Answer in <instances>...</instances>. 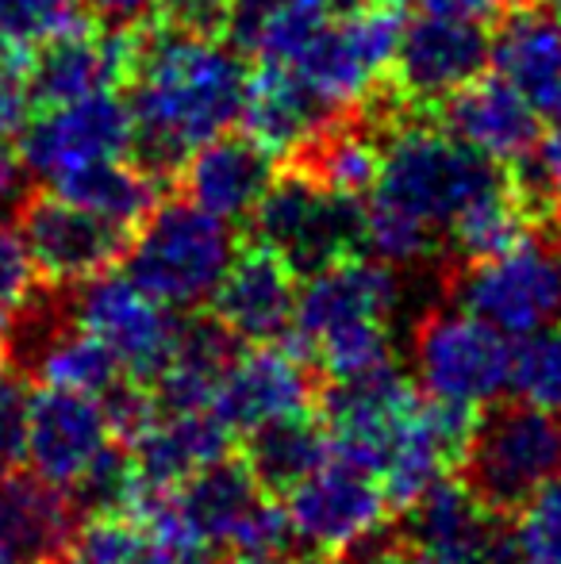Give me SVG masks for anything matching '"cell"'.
<instances>
[{
	"label": "cell",
	"mask_w": 561,
	"mask_h": 564,
	"mask_svg": "<svg viewBox=\"0 0 561 564\" xmlns=\"http://www.w3.org/2000/svg\"><path fill=\"white\" fill-rule=\"evenodd\" d=\"M136 564H212L208 550L196 545H170V542H147Z\"/></svg>",
	"instance_id": "ee69618b"
},
{
	"label": "cell",
	"mask_w": 561,
	"mask_h": 564,
	"mask_svg": "<svg viewBox=\"0 0 561 564\" xmlns=\"http://www.w3.org/2000/svg\"><path fill=\"white\" fill-rule=\"evenodd\" d=\"M35 289H39V269L28 242H23L20 227L0 219V312L23 319L31 312V304H35Z\"/></svg>",
	"instance_id": "74e56055"
},
{
	"label": "cell",
	"mask_w": 561,
	"mask_h": 564,
	"mask_svg": "<svg viewBox=\"0 0 561 564\" xmlns=\"http://www.w3.org/2000/svg\"><path fill=\"white\" fill-rule=\"evenodd\" d=\"M550 116H554V119H561V97H558V105L550 108Z\"/></svg>",
	"instance_id": "f5cc1de1"
},
{
	"label": "cell",
	"mask_w": 561,
	"mask_h": 564,
	"mask_svg": "<svg viewBox=\"0 0 561 564\" xmlns=\"http://www.w3.org/2000/svg\"><path fill=\"white\" fill-rule=\"evenodd\" d=\"M488 66V35L481 23L446 20L423 12L420 20L404 23L392 82L397 97L412 108H434L470 82H477Z\"/></svg>",
	"instance_id": "2e32d148"
},
{
	"label": "cell",
	"mask_w": 561,
	"mask_h": 564,
	"mask_svg": "<svg viewBox=\"0 0 561 564\" xmlns=\"http://www.w3.org/2000/svg\"><path fill=\"white\" fill-rule=\"evenodd\" d=\"M147 542V530L131 514H85L62 564H136Z\"/></svg>",
	"instance_id": "d590c367"
},
{
	"label": "cell",
	"mask_w": 561,
	"mask_h": 564,
	"mask_svg": "<svg viewBox=\"0 0 561 564\" xmlns=\"http://www.w3.org/2000/svg\"><path fill=\"white\" fill-rule=\"evenodd\" d=\"M366 564H462V561L439 557V553H423L408 542H392V545H385L377 557H369Z\"/></svg>",
	"instance_id": "f6af8a7d"
},
{
	"label": "cell",
	"mask_w": 561,
	"mask_h": 564,
	"mask_svg": "<svg viewBox=\"0 0 561 564\" xmlns=\"http://www.w3.org/2000/svg\"><path fill=\"white\" fill-rule=\"evenodd\" d=\"M296 269L278 250L250 242L235 250L224 281L212 292V315L239 341H281L289 338L296 312Z\"/></svg>",
	"instance_id": "ac0fdd59"
},
{
	"label": "cell",
	"mask_w": 561,
	"mask_h": 564,
	"mask_svg": "<svg viewBox=\"0 0 561 564\" xmlns=\"http://www.w3.org/2000/svg\"><path fill=\"white\" fill-rule=\"evenodd\" d=\"M12 54H15V51H8V46L0 43V62H8V58H12Z\"/></svg>",
	"instance_id": "816d5d0a"
},
{
	"label": "cell",
	"mask_w": 561,
	"mask_h": 564,
	"mask_svg": "<svg viewBox=\"0 0 561 564\" xmlns=\"http://www.w3.org/2000/svg\"><path fill=\"white\" fill-rule=\"evenodd\" d=\"M23 185H28V170H23L20 154L8 142H0V216L20 208Z\"/></svg>",
	"instance_id": "7bdbcfd3"
},
{
	"label": "cell",
	"mask_w": 561,
	"mask_h": 564,
	"mask_svg": "<svg viewBox=\"0 0 561 564\" xmlns=\"http://www.w3.org/2000/svg\"><path fill=\"white\" fill-rule=\"evenodd\" d=\"M462 468V480L488 511L516 514L561 473V415L519 400L488 411L473 426Z\"/></svg>",
	"instance_id": "8992f818"
},
{
	"label": "cell",
	"mask_w": 561,
	"mask_h": 564,
	"mask_svg": "<svg viewBox=\"0 0 561 564\" xmlns=\"http://www.w3.org/2000/svg\"><path fill=\"white\" fill-rule=\"evenodd\" d=\"M239 354V338L216 319V315H193L181 319L173 354L158 372L154 388L162 411H193L212 408L227 365Z\"/></svg>",
	"instance_id": "484cf974"
},
{
	"label": "cell",
	"mask_w": 561,
	"mask_h": 564,
	"mask_svg": "<svg viewBox=\"0 0 561 564\" xmlns=\"http://www.w3.org/2000/svg\"><path fill=\"white\" fill-rule=\"evenodd\" d=\"M82 511L69 491L46 484L35 473H0V542H8L31 564H62Z\"/></svg>",
	"instance_id": "cb8c5ba5"
},
{
	"label": "cell",
	"mask_w": 561,
	"mask_h": 564,
	"mask_svg": "<svg viewBox=\"0 0 561 564\" xmlns=\"http://www.w3.org/2000/svg\"><path fill=\"white\" fill-rule=\"evenodd\" d=\"M488 62L496 66V77L516 85L539 112L550 116L561 97V23L539 8L504 15L488 39Z\"/></svg>",
	"instance_id": "d4e9b609"
},
{
	"label": "cell",
	"mask_w": 561,
	"mask_h": 564,
	"mask_svg": "<svg viewBox=\"0 0 561 564\" xmlns=\"http://www.w3.org/2000/svg\"><path fill=\"white\" fill-rule=\"evenodd\" d=\"M511 170H516L511 185L524 193V200L531 204V208L561 200V119H554L550 134H542L535 154L527 158V162L511 165Z\"/></svg>",
	"instance_id": "f35d334b"
},
{
	"label": "cell",
	"mask_w": 561,
	"mask_h": 564,
	"mask_svg": "<svg viewBox=\"0 0 561 564\" xmlns=\"http://www.w3.org/2000/svg\"><path fill=\"white\" fill-rule=\"evenodd\" d=\"M284 557H289V553H247V550H239V553H231V561L227 564H284Z\"/></svg>",
	"instance_id": "bcb514c9"
},
{
	"label": "cell",
	"mask_w": 561,
	"mask_h": 564,
	"mask_svg": "<svg viewBox=\"0 0 561 564\" xmlns=\"http://www.w3.org/2000/svg\"><path fill=\"white\" fill-rule=\"evenodd\" d=\"M400 276L392 265L377 261L374 253H350L331 265L315 269L296 289L289 341L308 357L315 341L338 330L366 327V323H392L400 312Z\"/></svg>",
	"instance_id": "4fadbf2b"
},
{
	"label": "cell",
	"mask_w": 561,
	"mask_h": 564,
	"mask_svg": "<svg viewBox=\"0 0 561 564\" xmlns=\"http://www.w3.org/2000/svg\"><path fill=\"white\" fill-rule=\"evenodd\" d=\"M239 123L273 158H292L315 131H323L335 119L315 105V97L300 85V77L289 66H262L258 77H250Z\"/></svg>",
	"instance_id": "83f0119b"
},
{
	"label": "cell",
	"mask_w": 561,
	"mask_h": 564,
	"mask_svg": "<svg viewBox=\"0 0 561 564\" xmlns=\"http://www.w3.org/2000/svg\"><path fill=\"white\" fill-rule=\"evenodd\" d=\"M242 460L270 496H289L304 476H312L331 457L327 426L308 415L278 419L258 431L242 434Z\"/></svg>",
	"instance_id": "4dcf8cb0"
},
{
	"label": "cell",
	"mask_w": 561,
	"mask_h": 564,
	"mask_svg": "<svg viewBox=\"0 0 561 564\" xmlns=\"http://www.w3.org/2000/svg\"><path fill=\"white\" fill-rule=\"evenodd\" d=\"M493 181H500L493 162L473 154L442 127L404 123L381 142V173L369 200H381L404 216L420 219L442 235L450 219Z\"/></svg>",
	"instance_id": "3957f363"
},
{
	"label": "cell",
	"mask_w": 561,
	"mask_h": 564,
	"mask_svg": "<svg viewBox=\"0 0 561 564\" xmlns=\"http://www.w3.org/2000/svg\"><path fill=\"white\" fill-rule=\"evenodd\" d=\"M28 54H12L0 62V142H12L23 134V127L35 116V93L28 85V69H23Z\"/></svg>",
	"instance_id": "ab89813d"
},
{
	"label": "cell",
	"mask_w": 561,
	"mask_h": 564,
	"mask_svg": "<svg viewBox=\"0 0 561 564\" xmlns=\"http://www.w3.org/2000/svg\"><path fill=\"white\" fill-rule=\"evenodd\" d=\"M77 8L100 28H142L158 12V0H77Z\"/></svg>",
	"instance_id": "60d3db41"
},
{
	"label": "cell",
	"mask_w": 561,
	"mask_h": 564,
	"mask_svg": "<svg viewBox=\"0 0 561 564\" xmlns=\"http://www.w3.org/2000/svg\"><path fill=\"white\" fill-rule=\"evenodd\" d=\"M442 127L493 165H519L542 139V112L504 77H477L442 100Z\"/></svg>",
	"instance_id": "d6986e66"
},
{
	"label": "cell",
	"mask_w": 561,
	"mask_h": 564,
	"mask_svg": "<svg viewBox=\"0 0 561 564\" xmlns=\"http://www.w3.org/2000/svg\"><path fill=\"white\" fill-rule=\"evenodd\" d=\"M511 564H561V473L516 511Z\"/></svg>",
	"instance_id": "e575fe53"
},
{
	"label": "cell",
	"mask_w": 561,
	"mask_h": 564,
	"mask_svg": "<svg viewBox=\"0 0 561 564\" xmlns=\"http://www.w3.org/2000/svg\"><path fill=\"white\" fill-rule=\"evenodd\" d=\"M131 134H136V119H131L128 97H120L116 89H100L66 105H46L39 116H31L15 154L28 177L51 185L69 170L123 158L131 150Z\"/></svg>",
	"instance_id": "8fae6325"
},
{
	"label": "cell",
	"mask_w": 561,
	"mask_h": 564,
	"mask_svg": "<svg viewBox=\"0 0 561 564\" xmlns=\"http://www.w3.org/2000/svg\"><path fill=\"white\" fill-rule=\"evenodd\" d=\"M235 431L219 419L216 408L158 411V419L131 442L139 480L147 488H177L212 460L227 457Z\"/></svg>",
	"instance_id": "603a6c76"
},
{
	"label": "cell",
	"mask_w": 561,
	"mask_h": 564,
	"mask_svg": "<svg viewBox=\"0 0 561 564\" xmlns=\"http://www.w3.org/2000/svg\"><path fill=\"white\" fill-rule=\"evenodd\" d=\"M454 304L504 338H527L561 323V238L527 230L493 258L465 261L454 276Z\"/></svg>",
	"instance_id": "277c9868"
},
{
	"label": "cell",
	"mask_w": 561,
	"mask_h": 564,
	"mask_svg": "<svg viewBox=\"0 0 561 564\" xmlns=\"http://www.w3.org/2000/svg\"><path fill=\"white\" fill-rule=\"evenodd\" d=\"M35 330H23L15 323V335L8 354L35 384L43 388H66V392H85V395H105L108 388H116L123 380V365L112 349L105 346L93 330H85L82 323H74L66 312L58 319H31Z\"/></svg>",
	"instance_id": "ffe728a7"
},
{
	"label": "cell",
	"mask_w": 561,
	"mask_h": 564,
	"mask_svg": "<svg viewBox=\"0 0 561 564\" xmlns=\"http://www.w3.org/2000/svg\"><path fill=\"white\" fill-rule=\"evenodd\" d=\"M315 408L320 423L327 426L331 453L377 476L420 408V388L392 365L374 377L331 380Z\"/></svg>",
	"instance_id": "7c38bea8"
},
{
	"label": "cell",
	"mask_w": 561,
	"mask_h": 564,
	"mask_svg": "<svg viewBox=\"0 0 561 564\" xmlns=\"http://www.w3.org/2000/svg\"><path fill=\"white\" fill-rule=\"evenodd\" d=\"M235 230L227 219L193 200H158L123 250V273L173 312L208 304L235 258Z\"/></svg>",
	"instance_id": "7a4b0ae2"
},
{
	"label": "cell",
	"mask_w": 561,
	"mask_h": 564,
	"mask_svg": "<svg viewBox=\"0 0 561 564\" xmlns=\"http://www.w3.org/2000/svg\"><path fill=\"white\" fill-rule=\"evenodd\" d=\"M66 315L93 330L123 365V377L154 384L165 369L177 341L181 319L173 307L154 300L147 289H139L128 273H105L74 284L66 300Z\"/></svg>",
	"instance_id": "30bf717a"
},
{
	"label": "cell",
	"mask_w": 561,
	"mask_h": 564,
	"mask_svg": "<svg viewBox=\"0 0 561 564\" xmlns=\"http://www.w3.org/2000/svg\"><path fill=\"white\" fill-rule=\"evenodd\" d=\"M323 0H231L227 4V43L262 66H292L327 28Z\"/></svg>",
	"instance_id": "4316f807"
},
{
	"label": "cell",
	"mask_w": 561,
	"mask_h": 564,
	"mask_svg": "<svg viewBox=\"0 0 561 564\" xmlns=\"http://www.w3.org/2000/svg\"><path fill=\"white\" fill-rule=\"evenodd\" d=\"M327 4V12H354V8H366V4H374V0H323Z\"/></svg>",
	"instance_id": "c3c4849f"
},
{
	"label": "cell",
	"mask_w": 561,
	"mask_h": 564,
	"mask_svg": "<svg viewBox=\"0 0 561 564\" xmlns=\"http://www.w3.org/2000/svg\"><path fill=\"white\" fill-rule=\"evenodd\" d=\"M250 224L255 242L278 250L296 276L350 253H366V200L327 193L292 165L270 181L250 212Z\"/></svg>",
	"instance_id": "52a82bcc"
},
{
	"label": "cell",
	"mask_w": 561,
	"mask_h": 564,
	"mask_svg": "<svg viewBox=\"0 0 561 564\" xmlns=\"http://www.w3.org/2000/svg\"><path fill=\"white\" fill-rule=\"evenodd\" d=\"M31 395H35V380L4 354L0 357V473L23 465Z\"/></svg>",
	"instance_id": "8d00e7d4"
},
{
	"label": "cell",
	"mask_w": 561,
	"mask_h": 564,
	"mask_svg": "<svg viewBox=\"0 0 561 564\" xmlns=\"http://www.w3.org/2000/svg\"><path fill=\"white\" fill-rule=\"evenodd\" d=\"M511 338L465 307L423 315L412 335V380L423 395L485 411L508 392Z\"/></svg>",
	"instance_id": "9c48e42d"
},
{
	"label": "cell",
	"mask_w": 561,
	"mask_h": 564,
	"mask_svg": "<svg viewBox=\"0 0 561 564\" xmlns=\"http://www.w3.org/2000/svg\"><path fill=\"white\" fill-rule=\"evenodd\" d=\"M136 119L131 154L158 181L173 177L201 142L231 131L250 93L247 54L227 39L177 28H142L128 82Z\"/></svg>",
	"instance_id": "6da1fadb"
},
{
	"label": "cell",
	"mask_w": 561,
	"mask_h": 564,
	"mask_svg": "<svg viewBox=\"0 0 561 564\" xmlns=\"http://www.w3.org/2000/svg\"><path fill=\"white\" fill-rule=\"evenodd\" d=\"M531 204L511 181H493L481 188L462 212L446 224V242L462 261H481L508 250L531 230Z\"/></svg>",
	"instance_id": "1f68e13d"
},
{
	"label": "cell",
	"mask_w": 561,
	"mask_h": 564,
	"mask_svg": "<svg viewBox=\"0 0 561 564\" xmlns=\"http://www.w3.org/2000/svg\"><path fill=\"white\" fill-rule=\"evenodd\" d=\"M284 514L296 545L315 553H338L358 564L377 557L389 538L392 503L369 468L331 453L312 476L284 496Z\"/></svg>",
	"instance_id": "ba28073f"
},
{
	"label": "cell",
	"mask_w": 561,
	"mask_h": 564,
	"mask_svg": "<svg viewBox=\"0 0 561 564\" xmlns=\"http://www.w3.org/2000/svg\"><path fill=\"white\" fill-rule=\"evenodd\" d=\"M0 564H31V561H23L20 553L12 550L8 542H0Z\"/></svg>",
	"instance_id": "681fc988"
},
{
	"label": "cell",
	"mask_w": 561,
	"mask_h": 564,
	"mask_svg": "<svg viewBox=\"0 0 561 564\" xmlns=\"http://www.w3.org/2000/svg\"><path fill=\"white\" fill-rule=\"evenodd\" d=\"M20 235L35 258L39 276L54 289H74L123 261L131 230L62 200L58 193H46L23 196Z\"/></svg>",
	"instance_id": "5bb4252c"
},
{
	"label": "cell",
	"mask_w": 561,
	"mask_h": 564,
	"mask_svg": "<svg viewBox=\"0 0 561 564\" xmlns=\"http://www.w3.org/2000/svg\"><path fill=\"white\" fill-rule=\"evenodd\" d=\"M51 193H58L62 200L77 204V208L93 212V216L108 219V224H120L131 230L158 208L162 181L142 170L139 162L108 158V162H93L54 177Z\"/></svg>",
	"instance_id": "f546056e"
},
{
	"label": "cell",
	"mask_w": 561,
	"mask_h": 564,
	"mask_svg": "<svg viewBox=\"0 0 561 564\" xmlns=\"http://www.w3.org/2000/svg\"><path fill=\"white\" fill-rule=\"evenodd\" d=\"M400 35H404V15L392 0L354 8L335 23L327 20V28L289 69L331 119L362 116L374 105L381 77L392 69Z\"/></svg>",
	"instance_id": "5b68a950"
},
{
	"label": "cell",
	"mask_w": 561,
	"mask_h": 564,
	"mask_svg": "<svg viewBox=\"0 0 561 564\" xmlns=\"http://www.w3.org/2000/svg\"><path fill=\"white\" fill-rule=\"evenodd\" d=\"M423 12L446 15V20H465V23H488L496 15H504L508 0H420Z\"/></svg>",
	"instance_id": "b9f144b4"
},
{
	"label": "cell",
	"mask_w": 561,
	"mask_h": 564,
	"mask_svg": "<svg viewBox=\"0 0 561 564\" xmlns=\"http://www.w3.org/2000/svg\"><path fill=\"white\" fill-rule=\"evenodd\" d=\"M112 442L100 395L43 384L35 388L28 415V449H23V460L35 476L69 491Z\"/></svg>",
	"instance_id": "e0dca14e"
},
{
	"label": "cell",
	"mask_w": 561,
	"mask_h": 564,
	"mask_svg": "<svg viewBox=\"0 0 561 564\" xmlns=\"http://www.w3.org/2000/svg\"><path fill=\"white\" fill-rule=\"evenodd\" d=\"M392 4H400V0H392Z\"/></svg>",
	"instance_id": "db71d44e"
},
{
	"label": "cell",
	"mask_w": 561,
	"mask_h": 564,
	"mask_svg": "<svg viewBox=\"0 0 561 564\" xmlns=\"http://www.w3.org/2000/svg\"><path fill=\"white\" fill-rule=\"evenodd\" d=\"M315 403V365L292 341H255L227 365L212 408L235 434H250L278 419L308 415Z\"/></svg>",
	"instance_id": "9a60e30c"
},
{
	"label": "cell",
	"mask_w": 561,
	"mask_h": 564,
	"mask_svg": "<svg viewBox=\"0 0 561 564\" xmlns=\"http://www.w3.org/2000/svg\"><path fill=\"white\" fill-rule=\"evenodd\" d=\"M550 15H554V20L561 23V0H550Z\"/></svg>",
	"instance_id": "f907efd6"
},
{
	"label": "cell",
	"mask_w": 561,
	"mask_h": 564,
	"mask_svg": "<svg viewBox=\"0 0 561 564\" xmlns=\"http://www.w3.org/2000/svg\"><path fill=\"white\" fill-rule=\"evenodd\" d=\"M289 162L292 170L312 177L327 193L366 200L377 185V173H381V142H377L374 127L366 119L346 116L315 131Z\"/></svg>",
	"instance_id": "f1b7e54d"
},
{
	"label": "cell",
	"mask_w": 561,
	"mask_h": 564,
	"mask_svg": "<svg viewBox=\"0 0 561 564\" xmlns=\"http://www.w3.org/2000/svg\"><path fill=\"white\" fill-rule=\"evenodd\" d=\"M284 564H354L350 557H338V553H315L308 550L304 557H284Z\"/></svg>",
	"instance_id": "7dc6e473"
},
{
	"label": "cell",
	"mask_w": 561,
	"mask_h": 564,
	"mask_svg": "<svg viewBox=\"0 0 561 564\" xmlns=\"http://www.w3.org/2000/svg\"><path fill=\"white\" fill-rule=\"evenodd\" d=\"M82 23L89 20L77 0H0V43L15 54H31Z\"/></svg>",
	"instance_id": "836d02e7"
},
{
	"label": "cell",
	"mask_w": 561,
	"mask_h": 564,
	"mask_svg": "<svg viewBox=\"0 0 561 564\" xmlns=\"http://www.w3.org/2000/svg\"><path fill=\"white\" fill-rule=\"evenodd\" d=\"M400 514H404L408 545L462 564H481L500 538L496 514L473 496L470 484L454 480V476H442L439 484H431Z\"/></svg>",
	"instance_id": "7402d4cb"
},
{
	"label": "cell",
	"mask_w": 561,
	"mask_h": 564,
	"mask_svg": "<svg viewBox=\"0 0 561 564\" xmlns=\"http://www.w3.org/2000/svg\"><path fill=\"white\" fill-rule=\"evenodd\" d=\"M508 392L519 403L561 415V323L511 341Z\"/></svg>",
	"instance_id": "d6a6232c"
},
{
	"label": "cell",
	"mask_w": 561,
	"mask_h": 564,
	"mask_svg": "<svg viewBox=\"0 0 561 564\" xmlns=\"http://www.w3.org/2000/svg\"><path fill=\"white\" fill-rule=\"evenodd\" d=\"M273 177H278V158L250 134L227 131L201 142L177 170L185 200L227 219V224L250 219V212L262 200Z\"/></svg>",
	"instance_id": "44dd1931"
}]
</instances>
